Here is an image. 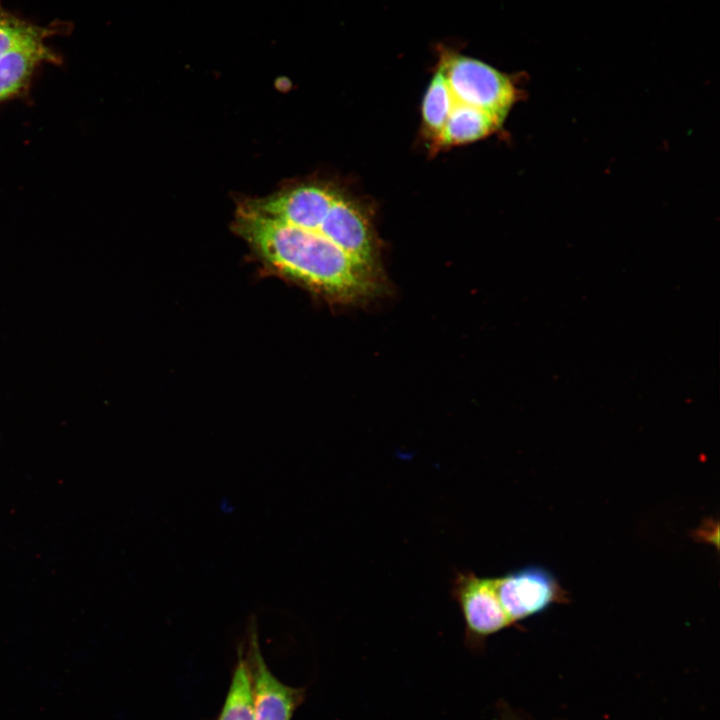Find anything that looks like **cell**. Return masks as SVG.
Wrapping results in <instances>:
<instances>
[{
  "label": "cell",
  "mask_w": 720,
  "mask_h": 720,
  "mask_svg": "<svg viewBox=\"0 0 720 720\" xmlns=\"http://www.w3.org/2000/svg\"><path fill=\"white\" fill-rule=\"evenodd\" d=\"M233 231L272 272L329 301L380 294V248L368 206L343 185L307 179L239 203Z\"/></svg>",
  "instance_id": "cell-1"
},
{
  "label": "cell",
  "mask_w": 720,
  "mask_h": 720,
  "mask_svg": "<svg viewBox=\"0 0 720 720\" xmlns=\"http://www.w3.org/2000/svg\"><path fill=\"white\" fill-rule=\"evenodd\" d=\"M518 96L508 75L443 49L422 102L423 136L433 152L481 140L501 127Z\"/></svg>",
  "instance_id": "cell-2"
},
{
  "label": "cell",
  "mask_w": 720,
  "mask_h": 720,
  "mask_svg": "<svg viewBox=\"0 0 720 720\" xmlns=\"http://www.w3.org/2000/svg\"><path fill=\"white\" fill-rule=\"evenodd\" d=\"M451 593L462 612L470 648H480L487 637L513 625L500 603L494 578L457 572Z\"/></svg>",
  "instance_id": "cell-3"
},
{
  "label": "cell",
  "mask_w": 720,
  "mask_h": 720,
  "mask_svg": "<svg viewBox=\"0 0 720 720\" xmlns=\"http://www.w3.org/2000/svg\"><path fill=\"white\" fill-rule=\"evenodd\" d=\"M494 580L500 603L513 624L544 611L554 603L568 601L567 592L543 567H522Z\"/></svg>",
  "instance_id": "cell-4"
},
{
  "label": "cell",
  "mask_w": 720,
  "mask_h": 720,
  "mask_svg": "<svg viewBox=\"0 0 720 720\" xmlns=\"http://www.w3.org/2000/svg\"><path fill=\"white\" fill-rule=\"evenodd\" d=\"M249 668L253 720H291L305 697V689L284 684L268 668L260 651L255 624L249 626Z\"/></svg>",
  "instance_id": "cell-5"
},
{
  "label": "cell",
  "mask_w": 720,
  "mask_h": 720,
  "mask_svg": "<svg viewBox=\"0 0 720 720\" xmlns=\"http://www.w3.org/2000/svg\"><path fill=\"white\" fill-rule=\"evenodd\" d=\"M60 62V57L46 44V40L21 46L3 55L0 58V103L25 97L38 68L44 63Z\"/></svg>",
  "instance_id": "cell-6"
},
{
  "label": "cell",
  "mask_w": 720,
  "mask_h": 720,
  "mask_svg": "<svg viewBox=\"0 0 720 720\" xmlns=\"http://www.w3.org/2000/svg\"><path fill=\"white\" fill-rule=\"evenodd\" d=\"M59 25L39 26L30 23L0 5V58L21 46L47 40L60 32Z\"/></svg>",
  "instance_id": "cell-7"
},
{
  "label": "cell",
  "mask_w": 720,
  "mask_h": 720,
  "mask_svg": "<svg viewBox=\"0 0 720 720\" xmlns=\"http://www.w3.org/2000/svg\"><path fill=\"white\" fill-rule=\"evenodd\" d=\"M218 720H253L251 679L242 648Z\"/></svg>",
  "instance_id": "cell-8"
},
{
  "label": "cell",
  "mask_w": 720,
  "mask_h": 720,
  "mask_svg": "<svg viewBox=\"0 0 720 720\" xmlns=\"http://www.w3.org/2000/svg\"><path fill=\"white\" fill-rule=\"evenodd\" d=\"M499 720H521L515 714L509 711H503L500 715Z\"/></svg>",
  "instance_id": "cell-9"
}]
</instances>
